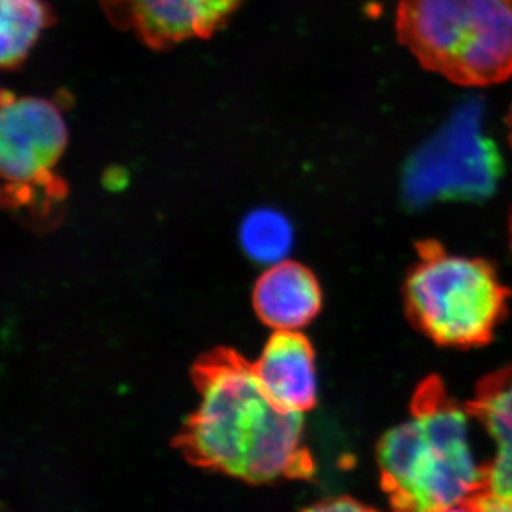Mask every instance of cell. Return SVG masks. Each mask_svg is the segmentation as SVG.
<instances>
[{"label": "cell", "mask_w": 512, "mask_h": 512, "mask_svg": "<svg viewBox=\"0 0 512 512\" xmlns=\"http://www.w3.org/2000/svg\"><path fill=\"white\" fill-rule=\"evenodd\" d=\"M67 143L69 131L56 103L3 90L0 171L13 200H30L42 188L60 194L63 184L53 170Z\"/></svg>", "instance_id": "5b68a950"}, {"label": "cell", "mask_w": 512, "mask_h": 512, "mask_svg": "<svg viewBox=\"0 0 512 512\" xmlns=\"http://www.w3.org/2000/svg\"><path fill=\"white\" fill-rule=\"evenodd\" d=\"M200 403L183 436L188 456L251 483L308 473L303 413L276 404L254 366L217 353L197 369Z\"/></svg>", "instance_id": "6da1fadb"}, {"label": "cell", "mask_w": 512, "mask_h": 512, "mask_svg": "<svg viewBox=\"0 0 512 512\" xmlns=\"http://www.w3.org/2000/svg\"><path fill=\"white\" fill-rule=\"evenodd\" d=\"M254 306L275 332H299L318 316L322 291L315 275L296 262L269 266L256 282Z\"/></svg>", "instance_id": "9c48e42d"}, {"label": "cell", "mask_w": 512, "mask_h": 512, "mask_svg": "<svg viewBox=\"0 0 512 512\" xmlns=\"http://www.w3.org/2000/svg\"><path fill=\"white\" fill-rule=\"evenodd\" d=\"M476 419L491 444L478 507L512 512V369L494 377L481 390Z\"/></svg>", "instance_id": "ba28073f"}, {"label": "cell", "mask_w": 512, "mask_h": 512, "mask_svg": "<svg viewBox=\"0 0 512 512\" xmlns=\"http://www.w3.org/2000/svg\"><path fill=\"white\" fill-rule=\"evenodd\" d=\"M0 63L13 70L25 62L55 16L45 0H0Z\"/></svg>", "instance_id": "30bf717a"}, {"label": "cell", "mask_w": 512, "mask_h": 512, "mask_svg": "<svg viewBox=\"0 0 512 512\" xmlns=\"http://www.w3.org/2000/svg\"><path fill=\"white\" fill-rule=\"evenodd\" d=\"M239 245L255 264L274 266L288 261L295 231L292 222L275 208H255L245 215L239 225Z\"/></svg>", "instance_id": "8fae6325"}, {"label": "cell", "mask_w": 512, "mask_h": 512, "mask_svg": "<svg viewBox=\"0 0 512 512\" xmlns=\"http://www.w3.org/2000/svg\"><path fill=\"white\" fill-rule=\"evenodd\" d=\"M127 173L124 168L113 167L104 173L103 183L111 191L123 190L127 184Z\"/></svg>", "instance_id": "7c38bea8"}, {"label": "cell", "mask_w": 512, "mask_h": 512, "mask_svg": "<svg viewBox=\"0 0 512 512\" xmlns=\"http://www.w3.org/2000/svg\"><path fill=\"white\" fill-rule=\"evenodd\" d=\"M410 315L441 345L467 348L490 338L505 308L500 279L485 262L426 252L406 284Z\"/></svg>", "instance_id": "277c9868"}, {"label": "cell", "mask_w": 512, "mask_h": 512, "mask_svg": "<svg viewBox=\"0 0 512 512\" xmlns=\"http://www.w3.org/2000/svg\"><path fill=\"white\" fill-rule=\"evenodd\" d=\"M114 25L131 30L151 49H170L190 39H207L220 25L204 0H101Z\"/></svg>", "instance_id": "8992f818"}, {"label": "cell", "mask_w": 512, "mask_h": 512, "mask_svg": "<svg viewBox=\"0 0 512 512\" xmlns=\"http://www.w3.org/2000/svg\"><path fill=\"white\" fill-rule=\"evenodd\" d=\"M505 126H507L508 131V144L512 148V101L510 109L507 111V116H505Z\"/></svg>", "instance_id": "5bb4252c"}, {"label": "cell", "mask_w": 512, "mask_h": 512, "mask_svg": "<svg viewBox=\"0 0 512 512\" xmlns=\"http://www.w3.org/2000/svg\"><path fill=\"white\" fill-rule=\"evenodd\" d=\"M396 35L423 69L458 86L512 76V0H400Z\"/></svg>", "instance_id": "3957f363"}, {"label": "cell", "mask_w": 512, "mask_h": 512, "mask_svg": "<svg viewBox=\"0 0 512 512\" xmlns=\"http://www.w3.org/2000/svg\"><path fill=\"white\" fill-rule=\"evenodd\" d=\"M360 505L353 503L352 500H346V498H338V500H330V503L320 505L318 510L326 511H345V510H359Z\"/></svg>", "instance_id": "4fadbf2b"}, {"label": "cell", "mask_w": 512, "mask_h": 512, "mask_svg": "<svg viewBox=\"0 0 512 512\" xmlns=\"http://www.w3.org/2000/svg\"><path fill=\"white\" fill-rule=\"evenodd\" d=\"M474 419L436 390L421 394L409 419L380 441L379 466L397 507L454 511L478 507L485 461Z\"/></svg>", "instance_id": "7a4b0ae2"}, {"label": "cell", "mask_w": 512, "mask_h": 512, "mask_svg": "<svg viewBox=\"0 0 512 512\" xmlns=\"http://www.w3.org/2000/svg\"><path fill=\"white\" fill-rule=\"evenodd\" d=\"M252 366L266 394L279 406L298 413L315 406L319 389L315 352L302 333L275 332Z\"/></svg>", "instance_id": "52a82bcc"}]
</instances>
